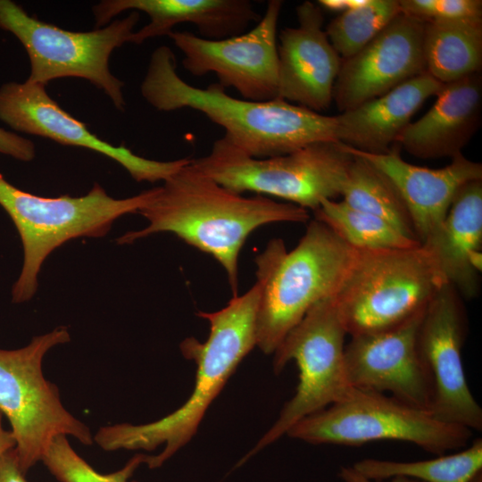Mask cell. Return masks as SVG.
<instances>
[{
    "label": "cell",
    "mask_w": 482,
    "mask_h": 482,
    "mask_svg": "<svg viewBox=\"0 0 482 482\" xmlns=\"http://www.w3.org/2000/svg\"><path fill=\"white\" fill-rule=\"evenodd\" d=\"M356 472L373 481L406 477L422 482H470L482 472V439H475L451 454L417 461H395L363 459L351 466Z\"/></svg>",
    "instance_id": "25"
},
{
    "label": "cell",
    "mask_w": 482,
    "mask_h": 482,
    "mask_svg": "<svg viewBox=\"0 0 482 482\" xmlns=\"http://www.w3.org/2000/svg\"><path fill=\"white\" fill-rule=\"evenodd\" d=\"M0 153L22 162H30L36 150L32 141L0 128Z\"/></svg>",
    "instance_id": "30"
},
{
    "label": "cell",
    "mask_w": 482,
    "mask_h": 482,
    "mask_svg": "<svg viewBox=\"0 0 482 482\" xmlns=\"http://www.w3.org/2000/svg\"><path fill=\"white\" fill-rule=\"evenodd\" d=\"M2 416L0 411V459L5 453L15 447V440L11 430H6L3 427Z\"/></svg>",
    "instance_id": "34"
},
{
    "label": "cell",
    "mask_w": 482,
    "mask_h": 482,
    "mask_svg": "<svg viewBox=\"0 0 482 482\" xmlns=\"http://www.w3.org/2000/svg\"><path fill=\"white\" fill-rule=\"evenodd\" d=\"M295 12L297 26L278 35L277 98L320 113L333 101L342 59L323 29L321 8L304 1Z\"/></svg>",
    "instance_id": "17"
},
{
    "label": "cell",
    "mask_w": 482,
    "mask_h": 482,
    "mask_svg": "<svg viewBox=\"0 0 482 482\" xmlns=\"http://www.w3.org/2000/svg\"><path fill=\"white\" fill-rule=\"evenodd\" d=\"M448 283L470 299L478 291V273L470 255L482 246V179L471 180L456 192L446 217L428 245Z\"/></svg>",
    "instance_id": "22"
},
{
    "label": "cell",
    "mask_w": 482,
    "mask_h": 482,
    "mask_svg": "<svg viewBox=\"0 0 482 482\" xmlns=\"http://www.w3.org/2000/svg\"><path fill=\"white\" fill-rule=\"evenodd\" d=\"M433 252L359 250L332 297L347 335L386 330L423 312L447 284Z\"/></svg>",
    "instance_id": "5"
},
{
    "label": "cell",
    "mask_w": 482,
    "mask_h": 482,
    "mask_svg": "<svg viewBox=\"0 0 482 482\" xmlns=\"http://www.w3.org/2000/svg\"><path fill=\"white\" fill-rule=\"evenodd\" d=\"M70 340L68 328L58 327L22 348L0 349V411L11 424L24 473L42 460L57 436H71L86 445L94 441L89 428L64 408L57 386L42 371L46 353Z\"/></svg>",
    "instance_id": "8"
},
{
    "label": "cell",
    "mask_w": 482,
    "mask_h": 482,
    "mask_svg": "<svg viewBox=\"0 0 482 482\" xmlns=\"http://www.w3.org/2000/svg\"><path fill=\"white\" fill-rule=\"evenodd\" d=\"M0 120L19 132L105 155L120 164L137 182L163 181L190 162L187 158L150 160L124 145L116 146L104 141L60 107L47 94L46 85L27 80L7 82L0 87Z\"/></svg>",
    "instance_id": "14"
},
{
    "label": "cell",
    "mask_w": 482,
    "mask_h": 482,
    "mask_svg": "<svg viewBox=\"0 0 482 482\" xmlns=\"http://www.w3.org/2000/svg\"><path fill=\"white\" fill-rule=\"evenodd\" d=\"M354 253L316 219L290 252L282 239L270 240L255 258L256 281L261 285L256 346L264 353H273L316 303L333 297Z\"/></svg>",
    "instance_id": "4"
},
{
    "label": "cell",
    "mask_w": 482,
    "mask_h": 482,
    "mask_svg": "<svg viewBox=\"0 0 482 482\" xmlns=\"http://www.w3.org/2000/svg\"><path fill=\"white\" fill-rule=\"evenodd\" d=\"M399 0H367L340 13L326 27L329 42L342 60L361 51L401 12Z\"/></svg>",
    "instance_id": "27"
},
{
    "label": "cell",
    "mask_w": 482,
    "mask_h": 482,
    "mask_svg": "<svg viewBox=\"0 0 482 482\" xmlns=\"http://www.w3.org/2000/svg\"><path fill=\"white\" fill-rule=\"evenodd\" d=\"M345 146L350 154L367 161L391 181L421 245H428L437 234L458 189L469 181L482 179V164L462 154L443 168L431 169L405 162L398 149L373 154Z\"/></svg>",
    "instance_id": "18"
},
{
    "label": "cell",
    "mask_w": 482,
    "mask_h": 482,
    "mask_svg": "<svg viewBox=\"0 0 482 482\" xmlns=\"http://www.w3.org/2000/svg\"><path fill=\"white\" fill-rule=\"evenodd\" d=\"M443 83L428 72L411 79L387 93L336 115L337 139L358 151L388 153L411 117Z\"/></svg>",
    "instance_id": "21"
},
{
    "label": "cell",
    "mask_w": 482,
    "mask_h": 482,
    "mask_svg": "<svg viewBox=\"0 0 482 482\" xmlns=\"http://www.w3.org/2000/svg\"><path fill=\"white\" fill-rule=\"evenodd\" d=\"M313 213L314 219L326 224L353 249H405L420 245L383 219L353 209L343 201L322 200Z\"/></svg>",
    "instance_id": "26"
},
{
    "label": "cell",
    "mask_w": 482,
    "mask_h": 482,
    "mask_svg": "<svg viewBox=\"0 0 482 482\" xmlns=\"http://www.w3.org/2000/svg\"><path fill=\"white\" fill-rule=\"evenodd\" d=\"M139 12L91 31H71L29 15L11 0H0V29L12 33L26 50L30 73L27 81L46 85L60 78H80L102 90L120 111L126 102L124 82L109 68L112 53L130 43Z\"/></svg>",
    "instance_id": "10"
},
{
    "label": "cell",
    "mask_w": 482,
    "mask_h": 482,
    "mask_svg": "<svg viewBox=\"0 0 482 482\" xmlns=\"http://www.w3.org/2000/svg\"><path fill=\"white\" fill-rule=\"evenodd\" d=\"M424 23L401 12L361 51L342 60L332 96L341 112L427 72Z\"/></svg>",
    "instance_id": "16"
},
{
    "label": "cell",
    "mask_w": 482,
    "mask_h": 482,
    "mask_svg": "<svg viewBox=\"0 0 482 482\" xmlns=\"http://www.w3.org/2000/svg\"><path fill=\"white\" fill-rule=\"evenodd\" d=\"M421 312L394 328L351 337L345 363L352 387L385 394L430 411L433 391L418 335Z\"/></svg>",
    "instance_id": "15"
},
{
    "label": "cell",
    "mask_w": 482,
    "mask_h": 482,
    "mask_svg": "<svg viewBox=\"0 0 482 482\" xmlns=\"http://www.w3.org/2000/svg\"><path fill=\"white\" fill-rule=\"evenodd\" d=\"M283 2L270 0L255 26L243 34L205 39L189 31L168 37L184 54L183 67L193 76L213 73L224 88L233 87L243 99L270 101L278 96V22Z\"/></svg>",
    "instance_id": "12"
},
{
    "label": "cell",
    "mask_w": 482,
    "mask_h": 482,
    "mask_svg": "<svg viewBox=\"0 0 482 482\" xmlns=\"http://www.w3.org/2000/svg\"><path fill=\"white\" fill-rule=\"evenodd\" d=\"M401 11L424 21L482 18L481 0H399Z\"/></svg>",
    "instance_id": "29"
},
{
    "label": "cell",
    "mask_w": 482,
    "mask_h": 482,
    "mask_svg": "<svg viewBox=\"0 0 482 482\" xmlns=\"http://www.w3.org/2000/svg\"><path fill=\"white\" fill-rule=\"evenodd\" d=\"M347 335L332 297L316 303L275 350L273 368L279 373L295 361L298 384L294 396L250 455L287 433L302 419L344 399L353 388L345 370Z\"/></svg>",
    "instance_id": "11"
},
{
    "label": "cell",
    "mask_w": 482,
    "mask_h": 482,
    "mask_svg": "<svg viewBox=\"0 0 482 482\" xmlns=\"http://www.w3.org/2000/svg\"><path fill=\"white\" fill-rule=\"evenodd\" d=\"M436 96L433 106L410 122L395 142L412 156L453 158L461 154L480 127L481 72L444 84Z\"/></svg>",
    "instance_id": "20"
},
{
    "label": "cell",
    "mask_w": 482,
    "mask_h": 482,
    "mask_svg": "<svg viewBox=\"0 0 482 482\" xmlns=\"http://www.w3.org/2000/svg\"><path fill=\"white\" fill-rule=\"evenodd\" d=\"M472 433L393 396L353 388L341 401L299 420L287 435L315 445H361L397 440L442 455L466 447Z\"/></svg>",
    "instance_id": "9"
},
{
    "label": "cell",
    "mask_w": 482,
    "mask_h": 482,
    "mask_svg": "<svg viewBox=\"0 0 482 482\" xmlns=\"http://www.w3.org/2000/svg\"><path fill=\"white\" fill-rule=\"evenodd\" d=\"M0 482H27L25 473L19 466L14 448L0 459Z\"/></svg>",
    "instance_id": "31"
},
{
    "label": "cell",
    "mask_w": 482,
    "mask_h": 482,
    "mask_svg": "<svg viewBox=\"0 0 482 482\" xmlns=\"http://www.w3.org/2000/svg\"><path fill=\"white\" fill-rule=\"evenodd\" d=\"M150 193L147 189L115 199L95 183L85 195L44 197L14 187L0 173V205L13 221L23 247L12 302L21 303L34 296L41 267L53 251L73 238L104 237L118 218L138 212Z\"/></svg>",
    "instance_id": "6"
},
{
    "label": "cell",
    "mask_w": 482,
    "mask_h": 482,
    "mask_svg": "<svg viewBox=\"0 0 482 482\" xmlns=\"http://www.w3.org/2000/svg\"><path fill=\"white\" fill-rule=\"evenodd\" d=\"M151 188L138 211L148 221L117 241L132 244L157 233H171L211 255L226 272L233 295H237L238 257L247 237L258 228L275 222H306L309 211L262 195L245 196L229 190L190 162Z\"/></svg>",
    "instance_id": "1"
},
{
    "label": "cell",
    "mask_w": 482,
    "mask_h": 482,
    "mask_svg": "<svg viewBox=\"0 0 482 482\" xmlns=\"http://www.w3.org/2000/svg\"><path fill=\"white\" fill-rule=\"evenodd\" d=\"M353 156L340 192L342 201L383 219L403 236L419 241L409 212L391 181L364 159Z\"/></svg>",
    "instance_id": "24"
},
{
    "label": "cell",
    "mask_w": 482,
    "mask_h": 482,
    "mask_svg": "<svg viewBox=\"0 0 482 482\" xmlns=\"http://www.w3.org/2000/svg\"><path fill=\"white\" fill-rule=\"evenodd\" d=\"M470 482H482V472H479Z\"/></svg>",
    "instance_id": "35"
},
{
    "label": "cell",
    "mask_w": 482,
    "mask_h": 482,
    "mask_svg": "<svg viewBox=\"0 0 482 482\" xmlns=\"http://www.w3.org/2000/svg\"><path fill=\"white\" fill-rule=\"evenodd\" d=\"M145 456L137 454L120 470L102 474L74 451L66 436L61 435L51 441L41 461L60 482H137L130 478L145 463Z\"/></svg>",
    "instance_id": "28"
},
{
    "label": "cell",
    "mask_w": 482,
    "mask_h": 482,
    "mask_svg": "<svg viewBox=\"0 0 482 482\" xmlns=\"http://www.w3.org/2000/svg\"><path fill=\"white\" fill-rule=\"evenodd\" d=\"M96 29L106 26L122 12H143L150 21L134 31L130 43L168 36L180 23L195 25L199 37L219 40L247 31L261 15L248 0H104L92 8Z\"/></svg>",
    "instance_id": "19"
},
{
    "label": "cell",
    "mask_w": 482,
    "mask_h": 482,
    "mask_svg": "<svg viewBox=\"0 0 482 482\" xmlns=\"http://www.w3.org/2000/svg\"><path fill=\"white\" fill-rule=\"evenodd\" d=\"M261 285L256 281L241 295H233L222 309L198 312L197 316L210 324L204 343L187 337L180 344L187 359L194 360L197 369L190 397L175 411L161 420L141 425L120 423L101 428L95 442L105 451H152L160 445L156 455H146L150 469L162 465L196 433L208 407L220 393L240 362L256 346V318Z\"/></svg>",
    "instance_id": "3"
},
{
    "label": "cell",
    "mask_w": 482,
    "mask_h": 482,
    "mask_svg": "<svg viewBox=\"0 0 482 482\" xmlns=\"http://www.w3.org/2000/svg\"><path fill=\"white\" fill-rule=\"evenodd\" d=\"M166 46L151 54L140 86L143 98L161 112L190 108L222 127L229 141L253 158L284 155L316 142L337 141L336 116L276 98L257 102L233 97L218 82L205 88L183 80Z\"/></svg>",
    "instance_id": "2"
},
{
    "label": "cell",
    "mask_w": 482,
    "mask_h": 482,
    "mask_svg": "<svg viewBox=\"0 0 482 482\" xmlns=\"http://www.w3.org/2000/svg\"><path fill=\"white\" fill-rule=\"evenodd\" d=\"M423 53L427 72L443 84L481 72L482 18L425 21Z\"/></svg>",
    "instance_id": "23"
},
{
    "label": "cell",
    "mask_w": 482,
    "mask_h": 482,
    "mask_svg": "<svg viewBox=\"0 0 482 482\" xmlns=\"http://www.w3.org/2000/svg\"><path fill=\"white\" fill-rule=\"evenodd\" d=\"M367 0H320L318 5L330 12H345L363 5Z\"/></svg>",
    "instance_id": "33"
},
{
    "label": "cell",
    "mask_w": 482,
    "mask_h": 482,
    "mask_svg": "<svg viewBox=\"0 0 482 482\" xmlns=\"http://www.w3.org/2000/svg\"><path fill=\"white\" fill-rule=\"evenodd\" d=\"M353 158L338 141L316 142L284 155L253 158L223 136L213 142L208 154L191 163L233 192L281 198L314 212L322 200L340 195Z\"/></svg>",
    "instance_id": "7"
},
{
    "label": "cell",
    "mask_w": 482,
    "mask_h": 482,
    "mask_svg": "<svg viewBox=\"0 0 482 482\" xmlns=\"http://www.w3.org/2000/svg\"><path fill=\"white\" fill-rule=\"evenodd\" d=\"M339 477L344 482H378L368 479L363 476L356 472L352 467H341L339 471ZM379 482H422L414 478H406V477H395L387 479L386 481Z\"/></svg>",
    "instance_id": "32"
},
{
    "label": "cell",
    "mask_w": 482,
    "mask_h": 482,
    "mask_svg": "<svg viewBox=\"0 0 482 482\" xmlns=\"http://www.w3.org/2000/svg\"><path fill=\"white\" fill-rule=\"evenodd\" d=\"M461 297L450 283L435 295L425 309L418 343L432 385V415L481 431L482 409L469 387L461 359L467 318Z\"/></svg>",
    "instance_id": "13"
}]
</instances>
